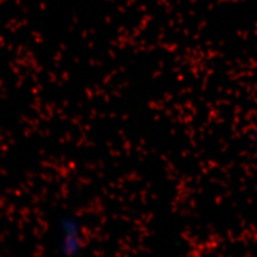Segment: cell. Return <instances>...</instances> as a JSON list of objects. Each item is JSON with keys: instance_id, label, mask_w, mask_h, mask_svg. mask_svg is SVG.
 Instances as JSON below:
<instances>
[{"instance_id": "6da1fadb", "label": "cell", "mask_w": 257, "mask_h": 257, "mask_svg": "<svg viewBox=\"0 0 257 257\" xmlns=\"http://www.w3.org/2000/svg\"><path fill=\"white\" fill-rule=\"evenodd\" d=\"M84 235L80 223L68 216L60 221V252L67 257H74L83 250Z\"/></svg>"}]
</instances>
